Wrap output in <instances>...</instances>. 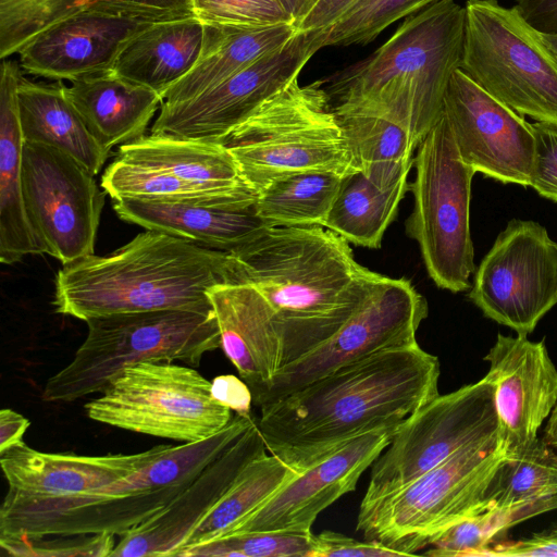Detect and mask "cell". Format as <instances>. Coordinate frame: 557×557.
I'll use <instances>...</instances> for the list:
<instances>
[{
  "instance_id": "37",
  "label": "cell",
  "mask_w": 557,
  "mask_h": 557,
  "mask_svg": "<svg viewBox=\"0 0 557 557\" xmlns=\"http://www.w3.org/2000/svg\"><path fill=\"white\" fill-rule=\"evenodd\" d=\"M441 0H357L330 27L319 30L322 48L366 45L394 22Z\"/></svg>"
},
{
  "instance_id": "22",
  "label": "cell",
  "mask_w": 557,
  "mask_h": 557,
  "mask_svg": "<svg viewBox=\"0 0 557 557\" xmlns=\"http://www.w3.org/2000/svg\"><path fill=\"white\" fill-rule=\"evenodd\" d=\"M484 360L490 362L484 377L494 385L499 434L507 448L531 443L557 404V369L544 341L498 334Z\"/></svg>"
},
{
  "instance_id": "17",
  "label": "cell",
  "mask_w": 557,
  "mask_h": 557,
  "mask_svg": "<svg viewBox=\"0 0 557 557\" xmlns=\"http://www.w3.org/2000/svg\"><path fill=\"white\" fill-rule=\"evenodd\" d=\"M322 48L319 30H298L284 46L188 100L161 103L150 134L222 143L298 76Z\"/></svg>"
},
{
  "instance_id": "5",
  "label": "cell",
  "mask_w": 557,
  "mask_h": 557,
  "mask_svg": "<svg viewBox=\"0 0 557 557\" xmlns=\"http://www.w3.org/2000/svg\"><path fill=\"white\" fill-rule=\"evenodd\" d=\"M250 425L249 418L235 414L212 436L171 445L141 469L92 491L30 496L8 490L0 509V537L121 536L171 503Z\"/></svg>"
},
{
  "instance_id": "3",
  "label": "cell",
  "mask_w": 557,
  "mask_h": 557,
  "mask_svg": "<svg viewBox=\"0 0 557 557\" xmlns=\"http://www.w3.org/2000/svg\"><path fill=\"white\" fill-rule=\"evenodd\" d=\"M226 251L147 230L106 256L81 258L55 275L58 313L90 318L164 309L213 311L208 292L235 282Z\"/></svg>"
},
{
  "instance_id": "1",
  "label": "cell",
  "mask_w": 557,
  "mask_h": 557,
  "mask_svg": "<svg viewBox=\"0 0 557 557\" xmlns=\"http://www.w3.org/2000/svg\"><path fill=\"white\" fill-rule=\"evenodd\" d=\"M440 374L418 343L385 349L261 406L257 425L267 449L301 471L361 435L396 431L440 395Z\"/></svg>"
},
{
  "instance_id": "46",
  "label": "cell",
  "mask_w": 557,
  "mask_h": 557,
  "mask_svg": "<svg viewBox=\"0 0 557 557\" xmlns=\"http://www.w3.org/2000/svg\"><path fill=\"white\" fill-rule=\"evenodd\" d=\"M212 394L221 404L239 414H250L252 395L248 385L234 375H221L212 381Z\"/></svg>"
},
{
  "instance_id": "27",
  "label": "cell",
  "mask_w": 557,
  "mask_h": 557,
  "mask_svg": "<svg viewBox=\"0 0 557 557\" xmlns=\"http://www.w3.org/2000/svg\"><path fill=\"white\" fill-rule=\"evenodd\" d=\"M65 92L89 132L109 151L145 136L162 103L157 91L112 70L74 79Z\"/></svg>"
},
{
  "instance_id": "44",
  "label": "cell",
  "mask_w": 557,
  "mask_h": 557,
  "mask_svg": "<svg viewBox=\"0 0 557 557\" xmlns=\"http://www.w3.org/2000/svg\"><path fill=\"white\" fill-rule=\"evenodd\" d=\"M102 8L150 18L165 21L194 15L193 0H92Z\"/></svg>"
},
{
  "instance_id": "28",
  "label": "cell",
  "mask_w": 557,
  "mask_h": 557,
  "mask_svg": "<svg viewBox=\"0 0 557 557\" xmlns=\"http://www.w3.org/2000/svg\"><path fill=\"white\" fill-rule=\"evenodd\" d=\"M203 44L205 23L195 15L158 21L124 45L112 71L162 98L195 66Z\"/></svg>"
},
{
  "instance_id": "16",
  "label": "cell",
  "mask_w": 557,
  "mask_h": 557,
  "mask_svg": "<svg viewBox=\"0 0 557 557\" xmlns=\"http://www.w3.org/2000/svg\"><path fill=\"white\" fill-rule=\"evenodd\" d=\"M26 212L45 253L62 265L95 253L104 190L95 175L53 147L24 143Z\"/></svg>"
},
{
  "instance_id": "30",
  "label": "cell",
  "mask_w": 557,
  "mask_h": 557,
  "mask_svg": "<svg viewBox=\"0 0 557 557\" xmlns=\"http://www.w3.org/2000/svg\"><path fill=\"white\" fill-rule=\"evenodd\" d=\"M17 104L24 143L53 147L97 175L110 156L87 128L60 81L34 83L22 78Z\"/></svg>"
},
{
  "instance_id": "29",
  "label": "cell",
  "mask_w": 557,
  "mask_h": 557,
  "mask_svg": "<svg viewBox=\"0 0 557 557\" xmlns=\"http://www.w3.org/2000/svg\"><path fill=\"white\" fill-rule=\"evenodd\" d=\"M203 23L205 44L197 63L164 92L162 103L173 104L194 98L277 50L298 32L294 24Z\"/></svg>"
},
{
  "instance_id": "42",
  "label": "cell",
  "mask_w": 557,
  "mask_h": 557,
  "mask_svg": "<svg viewBox=\"0 0 557 557\" xmlns=\"http://www.w3.org/2000/svg\"><path fill=\"white\" fill-rule=\"evenodd\" d=\"M534 137V161L530 186L557 202V122L531 124Z\"/></svg>"
},
{
  "instance_id": "33",
  "label": "cell",
  "mask_w": 557,
  "mask_h": 557,
  "mask_svg": "<svg viewBox=\"0 0 557 557\" xmlns=\"http://www.w3.org/2000/svg\"><path fill=\"white\" fill-rule=\"evenodd\" d=\"M343 178L333 172L278 177L257 193V212L270 226H323Z\"/></svg>"
},
{
  "instance_id": "9",
  "label": "cell",
  "mask_w": 557,
  "mask_h": 557,
  "mask_svg": "<svg viewBox=\"0 0 557 557\" xmlns=\"http://www.w3.org/2000/svg\"><path fill=\"white\" fill-rule=\"evenodd\" d=\"M459 70L521 116L557 122V59L515 5L466 2Z\"/></svg>"
},
{
  "instance_id": "6",
  "label": "cell",
  "mask_w": 557,
  "mask_h": 557,
  "mask_svg": "<svg viewBox=\"0 0 557 557\" xmlns=\"http://www.w3.org/2000/svg\"><path fill=\"white\" fill-rule=\"evenodd\" d=\"M87 336L72 361L48 379L42 399L69 403L101 393L124 368L144 361L197 366L221 348L214 311L164 309L116 313L85 321Z\"/></svg>"
},
{
  "instance_id": "23",
  "label": "cell",
  "mask_w": 557,
  "mask_h": 557,
  "mask_svg": "<svg viewBox=\"0 0 557 557\" xmlns=\"http://www.w3.org/2000/svg\"><path fill=\"white\" fill-rule=\"evenodd\" d=\"M208 297L218 321L221 349L248 385L255 404L283 367L274 311L264 296L246 283L215 285Z\"/></svg>"
},
{
  "instance_id": "7",
  "label": "cell",
  "mask_w": 557,
  "mask_h": 557,
  "mask_svg": "<svg viewBox=\"0 0 557 557\" xmlns=\"http://www.w3.org/2000/svg\"><path fill=\"white\" fill-rule=\"evenodd\" d=\"M258 193L272 181L304 172H357L322 82L295 79L221 143Z\"/></svg>"
},
{
  "instance_id": "52",
  "label": "cell",
  "mask_w": 557,
  "mask_h": 557,
  "mask_svg": "<svg viewBox=\"0 0 557 557\" xmlns=\"http://www.w3.org/2000/svg\"><path fill=\"white\" fill-rule=\"evenodd\" d=\"M542 39L544 40L545 45L548 47V49L552 51V53L557 59V34L555 35H548V34H541Z\"/></svg>"
},
{
  "instance_id": "38",
  "label": "cell",
  "mask_w": 557,
  "mask_h": 557,
  "mask_svg": "<svg viewBox=\"0 0 557 557\" xmlns=\"http://www.w3.org/2000/svg\"><path fill=\"white\" fill-rule=\"evenodd\" d=\"M313 534L310 532L227 533L187 546L177 557H310Z\"/></svg>"
},
{
  "instance_id": "14",
  "label": "cell",
  "mask_w": 557,
  "mask_h": 557,
  "mask_svg": "<svg viewBox=\"0 0 557 557\" xmlns=\"http://www.w3.org/2000/svg\"><path fill=\"white\" fill-rule=\"evenodd\" d=\"M428 312L425 298L408 278L381 275L350 319L320 346L278 369L253 405L276 401L377 351L418 343L416 334Z\"/></svg>"
},
{
  "instance_id": "41",
  "label": "cell",
  "mask_w": 557,
  "mask_h": 557,
  "mask_svg": "<svg viewBox=\"0 0 557 557\" xmlns=\"http://www.w3.org/2000/svg\"><path fill=\"white\" fill-rule=\"evenodd\" d=\"M193 12L196 17L209 23L250 26L295 25L281 0H193Z\"/></svg>"
},
{
  "instance_id": "20",
  "label": "cell",
  "mask_w": 557,
  "mask_h": 557,
  "mask_svg": "<svg viewBox=\"0 0 557 557\" xmlns=\"http://www.w3.org/2000/svg\"><path fill=\"white\" fill-rule=\"evenodd\" d=\"M154 22L92 5L33 38L18 52L20 65L33 75L70 82L110 71L124 45Z\"/></svg>"
},
{
  "instance_id": "34",
  "label": "cell",
  "mask_w": 557,
  "mask_h": 557,
  "mask_svg": "<svg viewBox=\"0 0 557 557\" xmlns=\"http://www.w3.org/2000/svg\"><path fill=\"white\" fill-rule=\"evenodd\" d=\"M297 472L272 454L251 460L191 530L182 549L224 534Z\"/></svg>"
},
{
  "instance_id": "12",
  "label": "cell",
  "mask_w": 557,
  "mask_h": 557,
  "mask_svg": "<svg viewBox=\"0 0 557 557\" xmlns=\"http://www.w3.org/2000/svg\"><path fill=\"white\" fill-rule=\"evenodd\" d=\"M84 407L92 421L182 443L212 436L233 418L212 382L175 361L128 366Z\"/></svg>"
},
{
  "instance_id": "51",
  "label": "cell",
  "mask_w": 557,
  "mask_h": 557,
  "mask_svg": "<svg viewBox=\"0 0 557 557\" xmlns=\"http://www.w3.org/2000/svg\"><path fill=\"white\" fill-rule=\"evenodd\" d=\"M543 440L557 449V404L549 414Z\"/></svg>"
},
{
  "instance_id": "8",
  "label": "cell",
  "mask_w": 557,
  "mask_h": 557,
  "mask_svg": "<svg viewBox=\"0 0 557 557\" xmlns=\"http://www.w3.org/2000/svg\"><path fill=\"white\" fill-rule=\"evenodd\" d=\"M506 451L499 433L465 445L406 486L360 504L357 531L412 556L451 525L487 510L484 493Z\"/></svg>"
},
{
  "instance_id": "15",
  "label": "cell",
  "mask_w": 557,
  "mask_h": 557,
  "mask_svg": "<svg viewBox=\"0 0 557 557\" xmlns=\"http://www.w3.org/2000/svg\"><path fill=\"white\" fill-rule=\"evenodd\" d=\"M468 297L488 319L528 336L557 304V243L534 221H509Z\"/></svg>"
},
{
  "instance_id": "50",
  "label": "cell",
  "mask_w": 557,
  "mask_h": 557,
  "mask_svg": "<svg viewBox=\"0 0 557 557\" xmlns=\"http://www.w3.org/2000/svg\"><path fill=\"white\" fill-rule=\"evenodd\" d=\"M290 16L294 20L296 27L298 28L299 24L304 21V18L309 14V12L313 9V7L318 3L319 0H281Z\"/></svg>"
},
{
  "instance_id": "25",
  "label": "cell",
  "mask_w": 557,
  "mask_h": 557,
  "mask_svg": "<svg viewBox=\"0 0 557 557\" xmlns=\"http://www.w3.org/2000/svg\"><path fill=\"white\" fill-rule=\"evenodd\" d=\"M112 201L115 213L125 222L226 252L242 248L270 227L256 205L218 207L133 198Z\"/></svg>"
},
{
  "instance_id": "18",
  "label": "cell",
  "mask_w": 557,
  "mask_h": 557,
  "mask_svg": "<svg viewBox=\"0 0 557 557\" xmlns=\"http://www.w3.org/2000/svg\"><path fill=\"white\" fill-rule=\"evenodd\" d=\"M443 114L463 163L498 182L530 186L534 137L524 116L494 99L459 69L446 89Z\"/></svg>"
},
{
  "instance_id": "13",
  "label": "cell",
  "mask_w": 557,
  "mask_h": 557,
  "mask_svg": "<svg viewBox=\"0 0 557 557\" xmlns=\"http://www.w3.org/2000/svg\"><path fill=\"white\" fill-rule=\"evenodd\" d=\"M499 433L494 385L483 377L430 403L404 420L372 463L361 505L386 496L470 443Z\"/></svg>"
},
{
  "instance_id": "31",
  "label": "cell",
  "mask_w": 557,
  "mask_h": 557,
  "mask_svg": "<svg viewBox=\"0 0 557 557\" xmlns=\"http://www.w3.org/2000/svg\"><path fill=\"white\" fill-rule=\"evenodd\" d=\"M484 502L487 509L502 511L510 528L557 509V449L539 437L507 448L486 486Z\"/></svg>"
},
{
  "instance_id": "48",
  "label": "cell",
  "mask_w": 557,
  "mask_h": 557,
  "mask_svg": "<svg viewBox=\"0 0 557 557\" xmlns=\"http://www.w3.org/2000/svg\"><path fill=\"white\" fill-rule=\"evenodd\" d=\"M357 0H319L298 30H322L335 23Z\"/></svg>"
},
{
  "instance_id": "32",
  "label": "cell",
  "mask_w": 557,
  "mask_h": 557,
  "mask_svg": "<svg viewBox=\"0 0 557 557\" xmlns=\"http://www.w3.org/2000/svg\"><path fill=\"white\" fill-rule=\"evenodd\" d=\"M408 190V176H369L354 172L343 178L323 226L349 244L379 249Z\"/></svg>"
},
{
  "instance_id": "43",
  "label": "cell",
  "mask_w": 557,
  "mask_h": 557,
  "mask_svg": "<svg viewBox=\"0 0 557 557\" xmlns=\"http://www.w3.org/2000/svg\"><path fill=\"white\" fill-rule=\"evenodd\" d=\"M399 557L400 552L375 541H357L334 531L313 534V547L310 557Z\"/></svg>"
},
{
  "instance_id": "49",
  "label": "cell",
  "mask_w": 557,
  "mask_h": 557,
  "mask_svg": "<svg viewBox=\"0 0 557 557\" xmlns=\"http://www.w3.org/2000/svg\"><path fill=\"white\" fill-rule=\"evenodd\" d=\"M30 422L16 411L4 408L0 411V454L24 444L25 435Z\"/></svg>"
},
{
  "instance_id": "21",
  "label": "cell",
  "mask_w": 557,
  "mask_h": 557,
  "mask_svg": "<svg viewBox=\"0 0 557 557\" xmlns=\"http://www.w3.org/2000/svg\"><path fill=\"white\" fill-rule=\"evenodd\" d=\"M256 422L178 496L120 536L110 557H172L251 460L267 454Z\"/></svg>"
},
{
  "instance_id": "19",
  "label": "cell",
  "mask_w": 557,
  "mask_h": 557,
  "mask_svg": "<svg viewBox=\"0 0 557 557\" xmlns=\"http://www.w3.org/2000/svg\"><path fill=\"white\" fill-rule=\"evenodd\" d=\"M394 433L392 430L367 433L298 471L224 534L310 532L319 513L356 488L361 474L388 446Z\"/></svg>"
},
{
  "instance_id": "10",
  "label": "cell",
  "mask_w": 557,
  "mask_h": 557,
  "mask_svg": "<svg viewBox=\"0 0 557 557\" xmlns=\"http://www.w3.org/2000/svg\"><path fill=\"white\" fill-rule=\"evenodd\" d=\"M409 183L413 209L406 234L420 248L429 276L451 293L471 288L475 270L470 234L471 182L474 171L461 160L445 115L420 143Z\"/></svg>"
},
{
  "instance_id": "4",
  "label": "cell",
  "mask_w": 557,
  "mask_h": 557,
  "mask_svg": "<svg viewBox=\"0 0 557 557\" xmlns=\"http://www.w3.org/2000/svg\"><path fill=\"white\" fill-rule=\"evenodd\" d=\"M465 7L437 1L407 16L368 58L337 72L325 89L334 111L386 117L420 145L441 117L446 89L460 66Z\"/></svg>"
},
{
  "instance_id": "2",
  "label": "cell",
  "mask_w": 557,
  "mask_h": 557,
  "mask_svg": "<svg viewBox=\"0 0 557 557\" xmlns=\"http://www.w3.org/2000/svg\"><path fill=\"white\" fill-rule=\"evenodd\" d=\"M349 245L321 225L270 226L230 252L235 283L253 286L274 311L283 367L334 335L381 277Z\"/></svg>"
},
{
  "instance_id": "39",
  "label": "cell",
  "mask_w": 557,
  "mask_h": 557,
  "mask_svg": "<svg viewBox=\"0 0 557 557\" xmlns=\"http://www.w3.org/2000/svg\"><path fill=\"white\" fill-rule=\"evenodd\" d=\"M504 513L487 509L458 522L440 534L424 553L433 557L484 556L493 541L509 529Z\"/></svg>"
},
{
  "instance_id": "47",
  "label": "cell",
  "mask_w": 557,
  "mask_h": 557,
  "mask_svg": "<svg viewBox=\"0 0 557 557\" xmlns=\"http://www.w3.org/2000/svg\"><path fill=\"white\" fill-rule=\"evenodd\" d=\"M515 8L539 33L557 34V0H516Z\"/></svg>"
},
{
  "instance_id": "45",
  "label": "cell",
  "mask_w": 557,
  "mask_h": 557,
  "mask_svg": "<svg viewBox=\"0 0 557 557\" xmlns=\"http://www.w3.org/2000/svg\"><path fill=\"white\" fill-rule=\"evenodd\" d=\"M557 557V523L531 536L491 546L484 557Z\"/></svg>"
},
{
  "instance_id": "35",
  "label": "cell",
  "mask_w": 557,
  "mask_h": 557,
  "mask_svg": "<svg viewBox=\"0 0 557 557\" xmlns=\"http://www.w3.org/2000/svg\"><path fill=\"white\" fill-rule=\"evenodd\" d=\"M334 111V110H333ZM356 171L413 163L418 143L399 124L370 113L334 111Z\"/></svg>"
},
{
  "instance_id": "40",
  "label": "cell",
  "mask_w": 557,
  "mask_h": 557,
  "mask_svg": "<svg viewBox=\"0 0 557 557\" xmlns=\"http://www.w3.org/2000/svg\"><path fill=\"white\" fill-rule=\"evenodd\" d=\"M114 537L113 534L101 533L0 539V547L11 556L110 557L116 544Z\"/></svg>"
},
{
  "instance_id": "36",
  "label": "cell",
  "mask_w": 557,
  "mask_h": 557,
  "mask_svg": "<svg viewBox=\"0 0 557 557\" xmlns=\"http://www.w3.org/2000/svg\"><path fill=\"white\" fill-rule=\"evenodd\" d=\"M92 5V0H0L1 60L18 53L58 22Z\"/></svg>"
},
{
  "instance_id": "11",
  "label": "cell",
  "mask_w": 557,
  "mask_h": 557,
  "mask_svg": "<svg viewBox=\"0 0 557 557\" xmlns=\"http://www.w3.org/2000/svg\"><path fill=\"white\" fill-rule=\"evenodd\" d=\"M113 199L250 207L257 191L220 143L145 135L121 145L100 181Z\"/></svg>"
},
{
  "instance_id": "26",
  "label": "cell",
  "mask_w": 557,
  "mask_h": 557,
  "mask_svg": "<svg viewBox=\"0 0 557 557\" xmlns=\"http://www.w3.org/2000/svg\"><path fill=\"white\" fill-rule=\"evenodd\" d=\"M22 78L17 63L3 59L0 75V260L4 264L18 262L27 255L45 253L23 197L24 138L17 104Z\"/></svg>"
},
{
  "instance_id": "24",
  "label": "cell",
  "mask_w": 557,
  "mask_h": 557,
  "mask_svg": "<svg viewBox=\"0 0 557 557\" xmlns=\"http://www.w3.org/2000/svg\"><path fill=\"white\" fill-rule=\"evenodd\" d=\"M171 445L136 454L81 456L44 453L25 443L0 454L9 490L30 496L84 493L121 480L141 469Z\"/></svg>"
}]
</instances>
